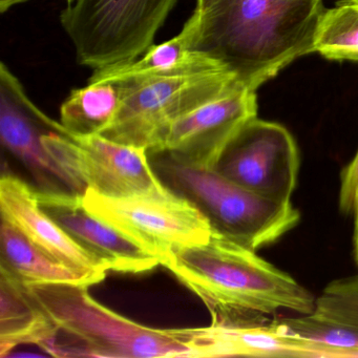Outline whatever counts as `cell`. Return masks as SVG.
<instances>
[{
  "label": "cell",
  "mask_w": 358,
  "mask_h": 358,
  "mask_svg": "<svg viewBox=\"0 0 358 358\" xmlns=\"http://www.w3.org/2000/svg\"><path fill=\"white\" fill-rule=\"evenodd\" d=\"M322 0H217L194 12L189 49L210 58L250 91L314 52Z\"/></svg>",
  "instance_id": "6da1fadb"
},
{
  "label": "cell",
  "mask_w": 358,
  "mask_h": 358,
  "mask_svg": "<svg viewBox=\"0 0 358 358\" xmlns=\"http://www.w3.org/2000/svg\"><path fill=\"white\" fill-rule=\"evenodd\" d=\"M162 266L204 301L213 322L315 310L316 297L292 276L257 251L213 234L207 242L173 251Z\"/></svg>",
  "instance_id": "7a4b0ae2"
},
{
  "label": "cell",
  "mask_w": 358,
  "mask_h": 358,
  "mask_svg": "<svg viewBox=\"0 0 358 358\" xmlns=\"http://www.w3.org/2000/svg\"><path fill=\"white\" fill-rule=\"evenodd\" d=\"M152 155L159 179L198 207L215 236L257 251L299 223L301 213L291 202L259 196L215 169L188 166L163 152Z\"/></svg>",
  "instance_id": "3957f363"
},
{
  "label": "cell",
  "mask_w": 358,
  "mask_h": 358,
  "mask_svg": "<svg viewBox=\"0 0 358 358\" xmlns=\"http://www.w3.org/2000/svg\"><path fill=\"white\" fill-rule=\"evenodd\" d=\"M89 287L39 284L26 288L62 332L83 343L85 357L190 358L189 329L161 330L138 324L96 301Z\"/></svg>",
  "instance_id": "277c9868"
},
{
  "label": "cell",
  "mask_w": 358,
  "mask_h": 358,
  "mask_svg": "<svg viewBox=\"0 0 358 358\" xmlns=\"http://www.w3.org/2000/svg\"><path fill=\"white\" fill-rule=\"evenodd\" d=\"M177 0H74L60 14L77 62L93 70L143 55Z\"/></svg>",
  "instance_id": "5b68a950"
},
{
  "label": "cell",
  "mask_w": 358,
  "mask_h": 358,
  "mask_svg": "<svg viewBox=\"0 0 358 358\" xmlns=\"http://www.w3.org/2000/svg\"><path fill=\"white\" fill-rule=\"evenodd\" d=\"M123 99L112 124L100 135L150 154L163 150L173 122L200 106L242 87L226 70L185 76L117 80Z\"/></svg>",
  "instance_id": "8992f818"
},
{
  "label": "cell",
  "mask_w": 358,
  "mask_h": 358,
  "mask_svg": "<svg viewBox=\"0 0 358 358\" xmlns=\"http://www.w3.org/2000/svg\"><path fill=\"white\" fill-rule=\"evenodd\" d=\"M43 144L76 194L91 188L110 198H129L169 190L144 148L117 143L101 135L69 137L59 133L45 134Z\"/></svg>",
  "instance_id": "52a82bcc"
},
{
  "label": "cell",
  "mask_w": 358,
  "mask_h": 358,
  "mask_svg": "<svg viewBox=\"0 0 358 358\" xmlns=\"http://www.w3.org/2000/svg\"><path fill=\"white\" fill-rule=\"evenodd\" d=\"M83 204L148 252L161 265L177 249L207 242L210 224L190 201L173 190L159 194L110 198L87 188Z\"/></svg>",
  "instance_id": "ba28073f"
},
{
  "label": "cell",
  "mask_w": 358,
  "mask_h": 358,
  "mask_svg": "<svg viewBox=\"0 0 358 358\" xmlns=\"http://www.w3.org/2000/svg\"><path fill=\"white\" fill-rule=\"evenodd\" d=\"M215 169L259 196L291 202L299 177V148L286 127L257 117L234 136Z\"/></svg>",
  "instance_id": "9c48e42d"
},
{
  "label": "cell",
  "mask_w": 358,
  "mask_h": 358,
  "mask_svg": "<svg viewBox=\"0 0 358 358\" xmlns=\"http://www.w3.org/2000/svg\"><path fill=\"white\" fill-rule=\"evenodd\" d=\"M257 117V94L238 87L173 122L162 152L182 164L215 169L234 136Z\"/></svg>",
  "instance_id": "30bf717a"
},
{
  "label": "cell",
  "mask_w": 358,
  "mask_h": 358,
  "mask_svg": "<svg viewBox=\"0 0 358 358\" xmlns=\"http://www.w3.org/2000/svg\"><path fill=\"white\" fill-rule=\"evenodd\" d=\"M50 133L69 136L62 123L37 108L12 71L5 64H0L1 144L22 161L41 183H45L43 190H62L58 182L71 189L66 173L43 148V136Z\"/></svg>",
  "instance_id": "8fae6325"
},
{
  "label": "cell",
  "mask_w": 358,
  "mask_h": 358,
  "mask_svg": "<svg viewBox=\"0 0 358 358\" xmlns=\"http://www.w3.org/2000/svg\"><path fill=\"white\" fill-rule=\"evenodd\" d=\"M43 211L108 270L142 273L161 265L158 257L95 217L83 204V194L64 190H36Z\"/></svg>",
  "instance_id": "7c38bea8"
},
{
  "label": "cell",
  "mask_w": 358,
  "mask_h": 358,
  "mask_svg": "<svg viewBox=\"0 0 358 358\" xmlns=\"http://www.w3.org/2000/svg\"><path fill=\"white\" fill-rule=\"evenodd\" d=\"M189 348L190 358L332 357L328 347L296 336L280 320L262 324L255 317L189 329Z\"/></svg>",
  "instance_id": "4fadbf2b"
},
{
  "label": "cell",
  "mask_w": 358,
  "mask_h": 358,
  "mask_svg": "<svg viewBox=\"0 0 358 358\" xmlns=\"http://www.w3.org/2000/svg\"><path fill=\"white\" fill-rule=\"evenodd\" d=\"M0 210L1 219L48 255L83 274L91 286L106 278L108 268L43 211L36 190L16 176L3 173L0 180Z\"/></svg>",
  "instance_id": "5bb4252c"
},
{
  "label": "cell",
  "mask_w": 358,
  "mask_h": 358,
  "mask_svg": "<svg viewBox=\"0 0 358 358\" xmlns=\"http://www.w3.org/2000/svg\"><path fill=\"white\" fill-rule=\"evenodd\" d=\"M58 333L57 324L26 286L0 269V356H9L20 345L43 348Z\"/></svg>",
  "instance_id": "9a60e30c"
},
{
  "label": "cell",
  "mask_w": 358,
  "mask_h": 358,
  "mask_svg": "<svg viewBox=\"0 0 358 358\" xmlns=\"http://www.w3.org/2000/svg\"><path fill=\"white\" fill-rule=\"evenodd\" d=\"M189 37V27L185 24L177 36L160 45H152L141 58L129 64L94 70L89 83L164 78L225 70L210 58L192 51Z\"/></svg>",
  "instance_id": "2e32d148"
},
{
  "label": "cell",
  "mask_w": 358,
  "mask_h": 358,
  "mask_svg": "<svg viewBox=\"0 0 358 358\" xmlns=\"http://www.w3.org/2000/svg\"><path fill=\"white\" fill-rule=\"evenodd\" d=\"M0 269L24 285L81 284L89 280L72 268L60 263L31 242L20 229L1 219Z\"/></svg>",
  "instance_id": "e0dca14e"
},
{
  "label": "cell",
  "mask_w": 358,
  "mask_h": 358,
  "mask_svg": "<svg viewBox=\"0 0 358 358\" xmlns=\"http://www.w3.org/2000/svg\"><path fill=\"white\" fill-rule=\"evenodd\" d=\"M123 99L119 81L89 83L71 92L60 108V123L70 137L100 135L116 118Z\"/></svg>",
  "instance_id": "ac0fdd59"
},
{
  "label": "cell",
  "mask_w": 358,
  "mask_h": 358,
  "mask_svg": "<svg viewBox=\"0 0 358 358\" xmlns=\"http://www.w3.org/2000/svg\"><path fill=\"white\" fill-rule=\"evenodd\" d=\"M314 52L331 60L358 62V3H338L324 12Z\"/></svg>",
  "instance_id": "d6986e66"
},
{
  "label": "cell",
  "mask_w": 358,
  "mask_h": 358,
  "mask_svg": "<svg viewBox=\"0 0 358 358\" xmlns=\"http://www.w3.org/2000/svg\"><path fill=\"white\" fill-rule=\"evenodd\" d=\"M315 315L358 328V274L333 280L316 297Z\"/></svg>",
  "instance_id": "ffe728a7"
},
{
  "label": "cell",
  "mask_w": 358,
  "mask_h": 358,
  "mask_svg": "<svg viewBox=\"0 0 358 358\" xmlns=\"http://www.w3.org/2000/svg\"><path fill=\"white\" fill-rule=\"evenodd\" d=\"M339 207L353 215L354 226L358 225V150L341 173Z\"/></svg>",
  "instance_id": "44dd1931"
},
{
  "label": "cell",
  "mask_w": 358,
  "mask_h": 358,
  "mask_svg": "<svg viewBox=\"0 0 358 358\" xmlns=\"http://www.w3.org/2000/svg\"><path fill=\"white\" fill-rule=\"evenodd\" d=\"M27 1L29 0H0V11L1 13H5L15 6L22 5Z\"/></svg>",
  "instance_id": "7402d4cb"
},
{
  "label": "cell",
  "mask_w": 358,
  "mask_h": 358,
  "mask_svg": "<svg viewBox=\"0 0 358 358\" xmlns=\"http://www.w3.org/2000/svg\"><path fill=\"white\" fill-rule=\"evenodd\" d=\"M217 0H196V7L194 12H203L215 5Z\"/></svg>",
  "instance_id": "603a6c76"
},
{
  "label": "cell",
  "mask_w": 358,
  "mask_h": 358,
  "mask_svg": "<svg viewBox=\"0 0 358 358\" xmlns=\"http://www.w3.org/2000/svg\"><path fill=\"white\" fill-rule=\"evenodd\" d=\"M353 249L354 257H355L356 263L358 265V225L354 226Z\"/></svg>",
  "instance_id": "cb8c5ba5"
},
{
  "label": "cell",
  "mask_w": 358,
  "mask_h": 358,
  "mask_svg": "<svg viewBox=\"0 0 358 358\" xmlns=\"http://www.w3.org/2000/svg\"><path fill=\"white\" fill-rule=\"evenodd\" d=\"M339 3H358V0H339Z\"/></svg>",
  "instance_id": "d4e9b609"
},
{
  "label": "cell",
  "mask_w": 358,
  "mask_h": 358,
  "mask_svg": "<svg viewBox=\"0 0 358 358\" xmlns=\"http://www.w3.org/2000/svg\"><path fill=\"white\" fill-rule=\"evenodd\" d=\"M73 1H74V0H68V3H73Z\"/></svg>",
  "instance_id": "484cf974"
}]
</instances>
